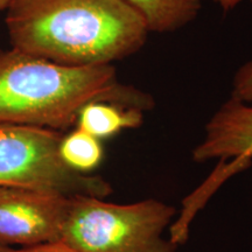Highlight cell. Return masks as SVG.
I'll list each match as a JSON object with an SVG mask.
<instances>
[{
	"label": "cell",
	"mask_w": 252,
	"mask_h": 252,
	"mask_svg": "<svg viewBox=\"0 0 252 252\" xmlns=\"http://www.w3.org/2000/svg\"><path fill=\"white\" fill-rule=\"evenodd\" d=\"M5 24L11 48L70 67L113 64L150 33L123 0H11Z\"/></svg>",
	"instance_id": "cell-1"
},
{
	"label": "cell",
	"mask_w": 252,
	"mask_h": 252,
	"mask_svg": "<svg viewBox=\"0 0 252 252\" xmlns=\"http://www.w3.org/2000/svg\"><path fill=\"white\" fill-rule=\"evenodd\" d=\"M91 102L151 111L152 94L125 84L113 64L70 67L17 49L0 50V123L64 132Z\"/></svg>",
	"instance_id": "cell-2"
},
{
	"label": "cell",
	"mask_w": 252,
	"mask_h": 252,
	"mask_svg": "<svg viewBox=\"0 0 252 252\" xmlns=\"http://www.w3.org/2000/svg\"><path fill=\"white\" fill-rule=\"evenodd\" d=\"M176 209L157 198L119 204L104 198L69 197L60 241L77 252H175L162 237Z\"/></svg>",
	"instance_id": "cell-3"
},
{
	"label": "cell",
	"mask_w": 252,
	"mask_h": 252,
	"mask_svg": "<svg viewBox=\"0 0 252 252\" xmlns=\"http://www.w3.org/2000/svg\"><path fill=\"white\" fill-rule=\"evenodd\" d=\"M64 132L0 123V187L105 198L113 188L100 175L72 171L60 157Z\"/></svg>",
	"instance_id": "cell-4"
},
{
	"label": "cell",
	"mask_w": 252,
	"mask_h": 252,
	"mask_svg": "<svg viewBox=\"0 0 252 252\" xmlns=\"http://www.w3.org/2000/svg\"><path fill=\"white\" fill-rule=\"evenodd\" d=\"M68 203L62 195L0 187V245L28 248L60 241Z\"/></svg>",
	"instance_id": "cell-5"
},
{
	"label": "cell",
	"mask_w": 252,
	"mask_h": 252,
	"mask_svg": "<svg viewBox=\"0 0 252 252\" xmlns=\"http://www.w3.org/2000/svg\"><path fill=\"white\" fill-rule=\"evenodd\" d=\"M252 159V105L230 98L207 123L202 141L193 150V160Z\"/></svg>",
	"instance_id": "cell-6"
},
{
	"label": "cell",
	"mask_w": 252,
	"mask_h": 252,
	"mask_svg": "<svg viewBox=\"0 0 252 252\" xmlns=\"http://www.w3.org/2000/svg\"><path fill=\"white\" fill-rule=\"evenodd\" d=\"M144 111L109 102H91L78 113L76 127L96 137L109 139L124 130L138 128L144 123Z\"/></svg>",
	"instance_id": "cell-7"
},
{
	"label": "cell",
	"mask_w": 252,
	"mask_h": 252,
	"mask_svg": "<svg viewBox=\"0 0 252 252\" xmlns=\"http://www.w3.org/2000/svg\"><path fill=\"white\" fill-rule=\"evenodd\" d=\"M143 18L149 32L169 33L197 17L203 0H123Z\"/></svg>",
	"instance_id": "cell-8"
},
{
	"label": "cell",
	"mask_w": 252,
	"mask_h": 252,
	"mask_svg": "<svg viewBox=\"0 0 252 252\" xmlns=\"http://www.w3.org/2000/svg\"><path fill=\"white\" fill-rule=\"evenodd\" d=\"M59 152L69 168L83 174H89L96 169L104 158L100 140L77 127L63 135Z\"/></svg>",
	"instance_id": "cell-9"
},
{
	"label": "cell",
	"mask_w": 252,
	"mask_h": 252,
	"mask_svg": "<svg viewBox=\"0 0 252 252\" xmlns=\"http://www.w3.org/2000/svg\"><path fill=\"white\" fill-rule=\"evenodd\" d=\"M230 97L252 105V61L244 63L236 71Z\"/></svg>",
	"instance_id": "cell-10"
},
{
	"label": "cell",
	"mask_w": 252,
	"mask_h": 252,
	"mask_svg": "<svg viewBox=\"0 0 252 252\" xmlns=\"http://www.w3.org/2000/svg\"><path fill=\"white\" fill-rule=\"evenodd\" d=\"M14 252H77L74 249L69 248L68 245L62 243L61 241L50 242V243H43L34 247L15 249Z\"/></svg>",
	"instance_id": "cell-11"
},
{
	"label": "cell",
	"mask_w": 252,
	"mask_h": 252,
	"mask_svg": "<svg viewBox=\"0 0 252 252\" xmlns=\"http://www.w3.org/2000/svg\"><path fill=\"white\" fill-rule=\"evenodd\" d=\"M212 1L219 4L224 12L231 11L232 8H235L238 4H241L244 0H212Z\"/></svg>",
	"instance_id": "cell-12"
},
{
	"label": "cell",
	"mask_w": 252,
	"mask_h": 252,
	"mask_svg": "<svg viewBox=\"0 0 252 252\" xmlns=\"http://www.w3.org/2000/svg\"><path fill=\"white\" fill-rule=\"evenodd\" d=\"M9 2H11V0H0V11H4L7 8Z\"/></svg>",
	"instance_id": "cell-13"
},
{
	"label": "cell",
	"mask_w": 252,
	"mask_h": 252,
	"mask_svg": "<svg viewBox=\"0 0 252 252\" xmlns=\"http://www.w3.org/2000/svg\"><path fill=\"white\" fill-rule=\"evenodd\" d=\"M15 249L4 247V245H0V252H14Z\"/></svg>",
	"instance_id": "cell-14"
}]
</instances>
